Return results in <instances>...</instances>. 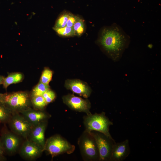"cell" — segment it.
<instances>
[{
  "label": "cell",
  "instance_id": "cell-1",
  "mask_svg": "<svg viewBox=\"0 0 161 161\" xmlns=\"http://www.w3.org/2000/svg\"><path fill=\"white\" fill-rule=\"evenodd\" d=\"M101 35L100 44L114 62L118 61L129 46L130 41L129 36L115 23L104 29Z\"/></svg>",
  "mask_w": 161,
  "mask_h": 161
},
{
  "label": "cell",
  "instance_id": "cell-2",
  "mask_svg": "<svg viewBox=\"0 0 161 161\" xmlns=\"http://www.w3.org/2000/svg\"><path fill=\"white\" fill-rule=\"evenodd\" d=\"M83 123L85 127V131L90 133L92 131L102 133L112 138L109 132L110 126L113 125L112 121L106 116L105 112L101 113H91L87 114L83 118Z\"/></svg>",
  "mask_w": 161,
  "mask_h": 161
},
{
  "label": "cell",
  "instance_id": "cell-3",
  "mask_svg": "<svg viewBox=\"0 0 161 161\" xmlns=\"http://www.w3.org/2000/svg\"><path fill=\"white\" fill-rule=\"evenodd\" d=\"M31 102L27 92H18L4 94L2 103L13 114L21 113L30 108Z\"/></svg>",
  "mask_w": 161,
  "mask_h": 161
},
{
  "label": "cell",
  "instance_id": "cell-4",
  "mask_svg": "<svg viewBox=\"0 0 161 161\" xmlns=\"http://www.w3.org/2000/svg\"><path fill=\"white\" fill-rule=\"evenodd\" d=\"M81 154L86 161H99L98 148L93 137L89 133L84 131L78 141Z\"/></svg>",
  "mask_w": 161,
  "mask_h": 161
},
{
  "label": "cell",
  "instance_id": "cell-5",
  "mask_svg": "<svg viewBox=\"0 0 161 161\" xmlns=\"http://www.w3.org/2000/svg\"><path fill=\"white\" fill-rule=\"evenodd\" d=\"M75 149L74 145L61 136L55 135L51 137L45 141L44 151L53 157L65 153L71 154Z\"/></svg>",
  "mask_w": 161,
  "mask_h": 161
},
{
  "label": "cell",
  "instance_id": "cell-6",
  "mask_svg": "<svg viewBox=\"0 0 161 161\" xmlns=\"http://www.w3.org/2000/svg\"><path fill=\"white\" fill-rule=\"evenodd\" d=\"M96 142L99 154V161H110L113 145L115 143L113 138L104 134L95 131L89 133Z\"/></svg>",
  "mask_w": 161,
  "mask_h": 161
},
{
  "label": "cell",
  "instance_id": "cell-7",
  "mask_svg": "<svg viewBox=\"0 0 161 161\" xmlns=\"http://www.w3.org/2000/svg\"><path fill=\"white\" fill-rule=\"evenodd\" d=\"M8 122L13 132L25 139H28L33 126L22 115L13 114Z\"/></svg>",
  "mask_w": 161,
  "mask_h": 161
},
{
  "label": "cell",
  "instance_id": "cell-8",
  "mask_svg": "<svg viewBox=\"0 0 161 161\" xmlns=\"http://www.w3.org/2000/svg\"><path fill=\"white\" fill-rule=\"evenodd\" d=\"M19 136L8 131L1 134L0 143L5 154L12 155L16 153L20 147L21 140Z\"/></svg>",
  "mask_w": 161,
  "mask_h": 161
},
{
  "label": "cell",
  "instance_id": "cell-9",
  "mask_svg": "<svg viewBox=\"0 0 161 161\" xmlns=\"http://www.w3.org/2000/svg\"><path fill=\"white\" fill-rule=\"evenodd\" d=\"M62 99L64 103L72 109L86 113V114L91 113V104L88 100L70 94L64 96Z\"/></svg>",
  "mask_w": 161,
  "mask_h": 161
},
{
  "label": "cell",
  "instance_id": "cell-10",
  "mask_svg": "<svg viewBox=\"0 0 161 161\" xmlns=\"http://www.w3.org/2000/svg\"><path fill=\"white\" fill-rule=\"evenodd\" d=\"M43 151L42 148L39 145L27 139L21 146L19 154L23 158L30 160H35L39 157Z\"/></svg>",
  "mask_w": 161,
  "mask_h": 161
},
{
  "label": "cell",
  "instance_id": "cell-11",
  "mask_svg": "<svg viewBox=\"0 0 161 161\" xmlns=\"http://www.w3.org/2000/svg\"><path fill=\"white\" fill-rule=\"evenodd\" d=\"M47 125L46 120L33 126L27 139L40 146L44 151L46 141L45 132Z\"/></svg>",
  "mask_w": 161,
  "mask_h": 161
},
{
  "label": "cell",
  "instance_id": "cell-12",
  "mask_svg": "<svg viewBox=\"0 0 161 161\" xmlns=\"http://www.w3.org/2000/svg\"><path fill=\"white\" fill-rule=\"evenodd\" d=\"M130 152L129 141L128 140L120 143H115L113 145L110 161H123L129 156Z\"/></svg>",
  "mask_w": 161,
  "mask_h": 161
},
{
  "label": "cell",
  "instance_id": "cell-13",
  "mask_svg": "<svg viewBox=\"0 0 161 161\" xmlns=\"http://www.w3.org/2000/svg\"><path fill=\"white\" fill-rule=\"evenodd\" d=\"M65 86L73 92L87 98L90 95L91 90L85 83L77 80H68L66 81Z\"/></svg>",
  "mask_w": 161,
  "mask_h": 161
},
{
  "label": "cell",
  "instance_id": "cell-14",
  "mask_svg": "<svg viewBox=\"0 0 161 161\" xmlns=\"http://www.w3.org/2000/svg\"><path fill=\"white\" fill-rule=\"evenodd\" d=\"M21 113L33 126L47 120L49 117V114L42 110L33 109L30 107Z\"/></svg>",
  "mask_w": 161,
  "mask_h": 161
},
{
  "label": "cell",
  "instance_id": "cell-15",
  "mask_svg": "<svg viewBox=\"0 0 161 161\" xmlns=\"http://www.w3.org/2000/svg\"><path fill=\"white\" fill-rule=\"evenodd\" d=\"M23 75L20 73H14L9 74L4 78L3 83L4 87L6 89L10 84L20 82L23 79Z\"/></svg>",
  "mask_w": 161,
  "mask_h": 161
},
{
  "label": "cell",
  "instance_id": "cell-16",
  "mask_svg": "<svg viewBox=\"0 0 161 161\" xmlns=\"http://www.w3.org/2000/svg\"><path fill=\"white\" fill-rule=\"evenodd\" d=\"M12 114L2 103L0 102V123L8 122Z\"/></svg>",
  "mask_w": 161,
  "mask_h": 161
},
{
  "label": "cell",
  "instance_id": "cell-17",
  "mask_svg": "<svg viewBox=\"0 0 161 161\" xmlns=\"http://www.w3.org/2000/svg\"><path fill=\"white\" fill-rule=\"evenodd\" d=\"M49 89V85L44 84L40 81L33 89L31 94V97L42 96L47 90Z\"/></svg>",
  "mask_w": 161,
  "mask_h": 161
},
{
  "label": "cell",
  "instance_id": "cell-18",
  "mask_svg": "<svg viewBox=\"0 0 161 161\" xmlns=\"http://www.w3.org/2000/svg\"><path fill=\"white\" fill-rule=\"evenodd\" d=\"M31 102L36 110H42L47 105L42 96L31 97Z\"/></svg>",
  "mask_w": 161,
  "mask_h": 161
},
{
  "label": "cell",
  "instance_id": "cell-19",
  "mask_svg": "<svg viewBox=\"0 0 161 161\" xmlns=\"http://www.w3.org/2000/svg\"><path fill=\"white\" fill-rule=\"evenodd\" d=\"M53 29L58 34L62 36L69 37L76 35L73 27H69L66 26L62 28L53 27Z\"/></svg>",
  "mask_w": 161,
  "mask_h": 161
},
{
  "label": "cell",
  "instance_id": "cell-20",
  "mask_svg": "<svg viewBox=\"0 0 161 161\" xmlns=\"http://www.w3.org/2000/svg\"><path fill=\"white\" fill-rule=\"evenodd\" d=\"M69 14L65 13L61 15L57 19L53 27L62 28L66 26Z\"/></svg>",
  "mask_w": 161,
  "mask_h": 161
},
{
  "label": "cell",
  "instance_id": "cell-21",
  "mask_svg": "<svg viewBox=\"0 0 161 161\" xmlns=\"http://www.w3.org/2000/svg\"><path fill=\"white\" fill-rule=\"evenodd\" d=\"M52 71L48 68L45 69L42 72L40 80V82L49 85L52 76Z\"/></svg>",
  "mask_w": 161,
  "mask_h": 161
},
{
  "label": "cell",
  "instance_id": "cell-22",
  "mask_svg": "<svg viewBox=\"0 0 161 161\" xmlns=\"http://www.w3.org/2000/svg\"><path fill=\"white\" fill-rule=\"evenodd\" d=\"M73 27L76 35L78 36L81 35L84 32L85 29L83 21L79 18L74 24Z\"/></svg>",
  "mask_w": 161,
  "mask_h": 161
},
{
  "label": "cell",
  "instance_id": "cell-23",
  "mask_svg": "<svg viewBox=\"0 0 161 161\" xmlns=\"http://www.w3.org/2000/svg\"><path fill=\"white\" fill-rule=\"evenodd\" d=\"M47 104L52 102L55 98V94L52 90L48 89L42 95Z\"/></svg>",
  "mask_w": 161,
  "mask_h": 161
},
{
  "label": "cell",
  "instance_id": "cell-24",
  "mask_svg": "<svg viewBox=\"0 0 161 161\" xmlns=\"http://www.w3.org/2000/svg\"><path fill=\"white\" fill-rule=\"evenodd\" d=\"M78 18L76 16L69 13L66 26L69 27H72Z\"/></svg>",
  "mask_w": 161,
  "mask_h": 161
},
{
  "label": "cell",
  "instance_id": "cell-25",
  "mask_svg": "<svg viewBox=\"0 0 161 161\" xmlns=\"http://www.w3.org/2000/svg\"><path fill=\"white\" fill-rule=\"evenodd\" d=\"M4 151L0 143V155H4Z\"/></svg>",
  "mask_w": 161,
  "mask_h": 161
},
{
  "label": "cell",
  "instance_id": "cell-26",
  "mask_svg": "<svg viewBox=\"0 0 161 161\" xmlns=\"http://www.w3.org/2000/svg\"><path fill=\"white\" fill-rule=\"evenodd\" d=\"M4 78L2 76L0 75V85L3 84Z\"/></svg>",
  "mask_w": 161,
  "mask_h": 161
},
{
  "label": "cell",
  "instance_id": "cell-27",
  "mask_svg": "<svg viewBox=\"0 0 161 161\" xmlns=\"http://www.w3.org/2000/svg\"><path fill=\"white\" fill-rule=\"evenodd\" d=\"M4 94H2L0 93V102L1 103H2L3 102V100Z\"/></svg>",
  "mask_w": 161,
  "mask_h": 161
},
{
  "label": "cell",
  "instance_id": "cell-28",
  "mask_svg": "<svg viewBox=\"0 0 161 161\" xmlns=\"http://www.w3.org/2000/svg\"><path fill=\"white\" fill-rule=\"evenodd\" d=\"M4 160H5V158L4 155H0V161H3Z\"/></svg>",
  "mask_w": 161,
  "mask_h": 161
}]
</instances>
